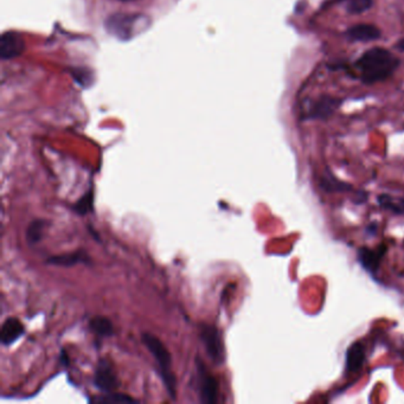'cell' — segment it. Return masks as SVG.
I'll use <instances>...</instances> for the list:
<instances>
[{
    "mask_svg": "<svg viewBox=\"0 0 404 404\" xmlns=\"http://www.w3.org/2000/svg\"><path fill=\"white\" fill-rule=\"evenodd\" d=\"M141 340L148 351L151 353L159 370L161 378L164 382L165 388L168 390V395L176 398V377L171 370L172 358L171 353L159 338H156L152 333L144 332L141 334Z\"/></svg>",
    "mask_w": 404,
    "mask_h": 404,
    "instance_id": "cell-2",
    "label": "cell"
},
{
    "mask_svg": "<svg viewBox=\"0 0 404 404\" xmlns=\"http://www.w3.org/2000/svg\"><path fill=\"white\" fill-rule=\"evenodd\" d=\"M25 50L24 38L18 33L8 31L0 38V57L3 60H13Z\"/></svg>",
    "mask_w": 404,
    "mask_h": 404,
    "instance_id": "cell-7",
    "label": "cell"
},
{
    "mask_svg": "<svg viewBox=\"0 0 404 404\" xmlns=\"http://www.w3.org/2000/svg\"><path fill=\"white\" fill-rule=\"evenodd\" d=\"M47 264H51V266H57V267H74V266L80 264H92V259L89 257L87 252L80 249V250L69 252V254H62V255L49 257V259H47Z\"/></svg>",
    "mask_w": 404,
    "mask_h": 404,
    "instance_id": "cell-9",
    "label": "cell"
},
{
    "mask_svg": "<svg viewBox=\"0 0 404 404\" xmlns=\"http://www.w3.org/2000/svg\"><path fill=\"white\" fill-rule=\"evenodd\" d=\"M25 333L24 325L17 318H8L1 326L0 339L4 346L13 344Z\"/></svg>",
    "mask_w": 404,
    "mask_h": 404,
    "instance_id": "cell-10",
    "label": "cell"
},
{
    "mask_svg": "<svg viewBox=\"0 0 404 404\" xmlns=\"http://www.w3.org/2000/svg\"><path fill=\"white\" fill-rule=\"evenodd\" d=\"M198 331L200 340L204 345L205 351L210 359L216 365L223 364L225 360V348L220 328L211 324H200Z\"/></svg>",
    "mask_w": 404,
    "mask_h": 404,
    "instance_id": "cell-4",
    "label": "cell"
},
{
    "mask_svg": "<svg viewBox=\"0 0 404 404\" xmlns=\"http://www.w3.org/2000/svg\"><path fill=\"white\" fill-rule=\"evenodd\" d=\"M397 48L400 49V50H404V40H401L400 43L397 45Z\"/></svg>",
    "mask_w": 404,
    "mask_h": 404,
    "instance_id": "cell-21",
    "label": "cell"
},
{
    "mask_svg": "<svg viewBox=\"0 0 404 404\" xmlns=\"http://www.w3.org/2000/svg\"><path fill=\"white\" fill-rule=\"evenodd\" d=\"M338 4L344 6L346 13L350 15H360L370 10L373 5V0H334Z\"/></svg>",
    "mask_w": 404,
    "mask_h": 404,
    "instance_id": "cell-18",
    "label": "cell"
},
{
    "mask_svg": "<svg viewBox=\"0 0 404 404\" xmlns=\"http://www.w3.org/2000/svg\"><path fill=\"white\" fill-rule=\"evenodd\" d=\"M377 200L380 208L394 212L396 215H404L403 197H392L385 193V195H380Z\"/></svg>",
    "mask_w": 404,
    "mask_h": 404,
    "instance_id": "cell-16",
    "label": "cell"
},
{
    "mask_svg": "<svg viewBox=\"0 0 404 404\" xmlns=\"http://www.w3.org/2000/svg\"><path fill=\"white\" fill-rule=\"evenodd\" d=\"M197 391L202 403L215 404L218 398V382L208 371L203 360L197 358Z\"/></svg>",
    "mask_w": 404,
    "mask_h": 404,
    "instance_id": "cell-5",
    "label": "cell"
},
{
    "mask_svg": "<svg viewBox=\"0 0 404 404\" xmlns=\"http://www.w3.org/2000/svg\"><path fill=\"white\" fill-rule=\"evenodd\" d=\"M150 24V18L141 13H116L107 19L106 28L113 36L129 40L143 33Z\"/></svg>",
    "mask_w": 404,
    "mask_h": 404,
    "instance_id": "cell-3",
    "label": "cell"
},
{
    "mask_svg": "<svg viewBox=\"0 0 404 404\" xmlns=\"http://www.w3.org/2000/svg\"><path fill=\"white\" fill-rule=\"evenodd\" d=\"M89 328L101 338H108L114 334V325L106 316H95L89 321Z\"/></svg>",
    "mask_w": 404,
    "mask_h": 404,
    "instance_id": "cell-15",
    "label": "cell"
},
{
    "mask_svg": "<svg viewBox=\"0 0 404 404\" xmlns=\"http://www.w3.org/2000/svg\"><path fill=\"white\" fill-rule=\"evenodd\" d=\"M122 1H131V0H122Z\"/></svg>",
    "mask_w": 404,
    "mask_h": 404,
    "instance_id": "cell-22",
    "label": "cell"
},
{
    "mask_svg": "<svg viewBox=\"0 0 404 404\" xmlns=\"http://www.w3.org/2000/svg\"><path fill=\"white\" fill-rule=\"evenodd\" d=\"M380 37V29L371 24L353 25L346 31V38L353 42H372Z\"/></svg>",
    "mask_w": 404,
    "mask_h": 404,
    "instance_id": "cell-11",
    "label": "cell"
},
{
    "mask_svg": "<svg viewBox=\"0 0 404 404\" xmlns=\"http://www.w3.org/2000/svg\"><path fill=\"white\" fill-rule=\"evenodd\" d=\"M119 378L116 376L115 369L112 362L108 359H101L97 363L95 373H94V385L104 394L115 391L119 388Z\"/></svg>",
    "mask_w": 404,
    "mask_h": 404,
    "instance_id": "cell-6",
    "label": "cell"
},
{
    "mask_svg": "<svg viewBox=\"0 0 404 404\" xmlns=\"http://www.w3.org/2000/svg\"><path fill=\"white\" fill-rule=\"evenodd\" d=\"M387 252L385 245H380L376 249L360 248L358 250V261L363 266V268L366 269L368 272L376 273L380 268L382 259L385 257Z\"/></svg>",
    "mask_w": 404,
    "mask_h": 404,
    "instance_id": "cell-8",
    "label": "cell"
},
{
    "mask_svg": "<svg viewBox=\"0 0 404 404\" xmlns=\"http://www.w3.org/2000/svg\"><path fill=\"white\" fill-rule=\"evenodd\" d=\"M400 65V60L391 52L383 48H372L365 51L355 65L360 80L372 84L391 76Z\"/></svg>",
    "mask_w": 404,
    "mask_h": 404,
    "instance_id": "cell-1",
    "label": "cell"
},
{
    "mask_svg": "<svg viewBox=\"0 0 404 404\" xmlns=\"http://www.w3.org/2000/svg\"><path fill=\"white\" fill-rule=\"evenodd\" d=\"M48 227V222L42 218L33 220L26 228V241L30 245H36L43 240L45 228Z\"/></svg>",
    "mask_w": 404,
    "mask_h": 404,
    "instance_id": "cell-14",
    "label": "cell"
},
{
    "mask_svg": "<svg viewBox=\"0 0 404 404\" xmlns=\"http://www.w3.org/2000/svg\"><path fill=\"white\" fill-rule=\"evenodd\" d=\"M365 362V350L364 346L359 341L353 343L346 351V372L353 373V372L359 371Z\"/></svg>",
    "mask_w": 404,
    "mask_h": 404,
    "instance_id": "cell-12",
    "label": "cell"
},
{
    "mask_svg": "<svg viewBox=\"0 0 404 404\" xmlns=\"http://www.w3.org/2000/svg\"><path fill=\"white\" fill-rule=\"evenodd\" d=\"M94 403L101 404H113V403H136V401L129 395H122V394H115V392H109L104 394L100 396L94 397L90 400Z\"/></svg>",
    "mask_w": 404,
    "mask_h": 404,
    "instance_id": "cell-20",
    "label": "cell"
},
{
    "mask_svg": "<svg viewBox=\"0 0 404 404\" xmlns=\"http://www.w3.org/2000/svg\"><path fill=\"white\" fill-rule=\"evenodd\" d=\"M72 210L80 216H86L94 211V188H90L88 191H86L80 200L72 205Z\"/></svg>",
    "mask_w": 404,
    "mask_h": 404,
    "instance_id": "cell-17",
    "label": "cell"
},
{
    "mask_svg": "<svg viewBox=\"0 0 404 404\" xmlns=\"http://www.w3.org/2000/svg\"><path fill=\"white\" fill-rule=\"evenodd\" d=\"M321 188L328 193H346L353 190L351 185L346 184L344 181L336 179L332 175L324 176L321 179Z\"/></svg>",
    "mask_w": 404,
    "mask_h": 404,
    "instance_id": "cell-19",
    "label": "cell"
},
{
    "mask_svg": "<svg viewBox=\"0 0 404 404\" xmlns=\"http://www.w3.org/2000/svg\"><path fill=\"white\" fill-rule=\"evenodd\" d=\"M338 104H339V101L337 99L328 97H321V100H318L316 104H312L311 111L308 112V118L326 119L338 108Z\"/></svg>",
    "mask_w": 404,
    "mask_h": 404,
    "instance_id": "cell-13",
    "label": "cell"
}]
</instances>
